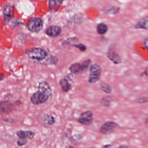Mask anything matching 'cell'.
Wrapping results in <instances>:
<instances>
[{
    "label": "cell",
    "mask_w": 148,
    "mask_h": 148,
    "mask_svg": "<svg viewBox=\"0 0 148 148\" xmlns=\"http://www.w3.org/2000/svg\"><path fill=\"white\" fill-rule=\"evenodd\" d=\"M73 46L75 47L78 48L80 51L84 52L86 51V47L84 45L82 44H77V45H73Z\"/></svg>",
    "instance_id": "obj_20"
},
{
    "label": "cell",
    "mask_w": 148,
    "mask_h": 148,
    "mask_svg": "<svg viewBox=\"0 0 148 148\" xmlns=\"http://www.w3.org/2000/svg\"><path fill=\"white\" fill-rule=\"evenodd\" d=\"M90 63L91 60L89 59L84 61L82 64L78 63H74L69 67V71L73 74L81 73L88 68Z\"/></svg>",
    "instance_id": "obj_7"
},
{
    "label": "cell",
    "mask_w": 148,
    "mask_h": 148,
    "mask_svg": "<svg viewBox=\"0 0 148 148\" xmlns=\"http://www.w3.org/2000/svg\"><path fill=\"white\" fill-rule=\"evenodd\" d=\"M119 127V125L117 123L113 121H108L102 125L99 129V132L103 135H109L113 132L114 130Z\"/></svg>",
    "instance_id": "obj_5"
},
{
    "label": "cell",
    "mask_w": 148,
    "mask_h": 148,
    "mask_svg": "<svg viewBox=\"0 0 148 148\" xmlns=\"http://www.w3.org/2000/svg\"><path fill=\"white\" fill-rule=\"evenodd\" d=\"M62 1H49V8L52 11H56L62 5Z\"/></svg>",
    "instance_id": "obj_16"
},
{
    "label": "cell",
    "mask_w": 148,
    "mask_h": 148,
    "mask_svg": "<svg viewBox=\"0 0 148 148\" xmlns=\"http://www.w3.org/2000/svg\"><path fill=\"white\" fill-rule=\"evenodd\" d=\"M14 8L13 5L9 3L6 5L4 7L3 13L5 21L7 22L9 21L13 16Z\"/></svg>",
    "instance_id": "obj_11"
},
{
    "label": "cell",
    "mask_w": 148,
    "mask_h": 148,
    "mask_svg": "<svg viewBox=\"0 0 148 148\" xmlns=\"http://www.w3.org/2000/svg\"><path fill=\"white\" fill-rule=\"evenodd\" d=\"M136 102L138 103H144L148 102V97H143L138 98L136 100Z\"/></svg>",
    "instance_id": "obj_22"
},
{
    "label": "cell",
    "mask_w": 148,
    "mask_h": 148,
    "mask_svg": "<svg viewBox=\"0 0 148 148\" xmlns=\"http://www.w3.org/2000/svg\"><path fill=\"white\" fill-rule=\"evenodd\" d=\"M16 135L18 138L21 139L32 140L35 136V133L31 130H19L16 132Z\"/></svg>",
    "instance_id": "obj_10"
},
{
    "label": "cell",
    "mask_w": 148,
    "mask_h": 148,
    "mask_svg": "<svg viewBox=\"0 0 148 148\" xmlns=\"http://www.w3.org/2000/svg\"><path fill=\"white\" fill-rule=\"evenodd\" d=\"M148 38H146L145 39L144 41V45L146 49H148Z\"/></svg>",
    "instance_id": "obj_23"
},
{
    "label": "cell",
    "mask_w": 148,
    "mask_h": 148,
    "mask_svg": "<svg viewBox=\"0 0 148 148\" xmlns=\"http://www.w3.org/2000/svg\"><path fill=\"white\" fill-rule=\"evenodd\" d=\"M42 123L47 125H52L56 122L55 117L51 114H46L42 118Z\"/></svg>",
    "instance_id": "obj_13"
},
{
    "label": "cell",
    "mask_w": 148,
    "mask_h": 148,
    "mask_svg": "<svg viewBox=\"0 0 148 148\" xmlns=\"http://www.w3.org/2000/svg\"><path fill=\"white\" fill-rule=\"evenodd\" d=\"M43 21L38 17H33L29 20L27 27V29L32 32H38L42 30L43 27Z\"/></svg>",
    "instance_id": "obj_3"
},
{
    "label": "cell",
    "mask_w": 148,
    "mask_h": 148,
    "mask_svg": "<svg viewBox=\"0 0 148 148\" xmlns=\"http://www.w3.org/2000/svg\"><path fill=\"white\" fill-rule=\"evenodd\" d=\"M148 17L143 18L139 21L135 26V27L136 29H143L145 30H148Z\"/></svg>",
    "instance_id": "obj_14"
},
{
    "label": "cell",
    "mask_w": 148,
    "mask_h": 148,
    "mask_svg": "<svg viewBox=\"0 0 148 148\" xmlns=\"http://www.w3.org/2000/svg\"><path fill=\"white\" fill-rule=\"evenodd\" d=\"M65 148H74L73 146H67V147H66Z\"/></svg>",
    "instance_id": "obj_26"
},
{
    "label": "cell",
    "mask_w": 148,
    "mask_h": 148,
    "mask_svg": "<svg viewBox=\"0 0 148 148\" xmlns=\"http://www.w3.org/2000/svg\"><path fill=\"white\" fill-rule=\"evenodd\" d=\"M60 85L63 91L67 92L71 89V86L66 79H62L60 81Z\"/></svg>",
    "instance_id": "obj_15"
},
{
    "label": "cell",
    "mask_w": 148,
    "mask_h": 148,
    "mask_svg": "<svg viewBox=\"0 0 148 148\" xmlns=\"http://www.w3.org/2000/svg\"><path fill=\"white\" fill-rule=\"evenodd\" d=\"M108 26L104 23L98 24L97 27V31L98 33L100 35H103L107 32L108 31Z\"/></svg>",
    "instance_id": "obj_17"
},
{
    "label": "cell",
    "mask_w": 148,
    "mask_h": 148,
    "mask_svg": "<svg viewBox=\"0 0 148 148\" xmlns=\"http://www.w3.org/2000/svg\"><path fill=\"white\" fill-rule=\"evenodd\" d=\"M28 143V140L26 139H21V138H18L17 140V144L20 147L24 146L26 145Z\"/></svg>",
    "instance_id": "obj_21"
},
{
    "label": "cell",
    "mask_w": 148,
    "mask_h": 148,
    "mask_svg": "<svg viewBox=\"0 0 148 148\" xmlns=\"http://www.w3.org/2000/svg\"><path fill=\"white\" fill-rule=\"evenodd\" d=\"M102 69L98 64H94L91 66L90 68L88 82L91 84H94L97 82L101 77Z\"/></svg>",
    "instance_id": "obj_2"
},
{
    "label": "cell",
    "mask_w": 148,
    "mask_h": 148,
    "mask_svg": "<svg viewBox=\"0 0 148 148\" xmlns=\"http://www.w3.org/2000/svg\"><path fill=\"white\" fill-rule=\"evenodd\" d=\"M100 89L105 93L110 94L112 92V88L109 85L106 84H101Z\"/></svg>",
    "instance_id": "obj_18"
},
{
    "label": "cell",
    "mask_w": 148,
    "mask_h": 148,
    "mask_svg": "<svg viewBox=\"0 0 148 148\" xmlns=\"http://www.w3.org/2000/svg\"><path fill=\"white\" fill-rule=\"evenodd\" d=\"M77 121L86 126H90L92 124L93 121V112L90 110L84 112L80 114Z\"/></svg>",
    "instance_id": "obj_6"
},
{
    "label": "cell",
    "mask_w": 148,
    "mask_h": 148,
    "mask_svg": "<svg viewBox=\"0 0 148 148\" xmlns=\"http://www.w3.org/2000/svg\"><path fill=\"white\" fill-rule=\"evenodd\" d=\"M15 110L14 105L9 102L6 101H0V114L2 115H8Z\"/></svg>",
    "instance_id": "obj_8"
},
{
    "label": "cell",
    "mask_w": 148,
    "mask_h": 148,
    "mask_svg": "<svg viewBox=\"0 0 148 148\" xmlns=\"http://www.w3.org/2000/svg\"><path fill=\"white\" fill-rule=\"evenodd\" d=\"M100 103L101 105L106 107H109L111 104L110 101L106 98L102 99L100 100Z\"/></svg>",
    "instance_id": "obj_19"
},
{
    "label": "cell",
    "mask_w": 148,
    "mask_h": 148,
    "mask_svg": "<svg viewBox=\"0 0 148 148\" xmlns=\"http://www.w3.org/2000/svg\"><path fill=\"white\" fill-rule=\"evenodd\" d=\"M27 55L31 58L37 60H42L48 57V53L44 49L40 48H33L27 52Z\"/></svg>",
    "instance_id": "obj_4"
},
{
    "label": "cell",
    "mask_w": 148,
    "mask_h": 148,
    "mask_svg": "<svg viewBox=\"0 0 148 148\" xmlns=\"http://www.w3.org/2000/svg\"><path fill=\"white\" fill-rule=\"evenodd\" d=\"M96 148L95 147H90V148Z\"/></svg>",
    "instance_id": "obj_27"
},
{
    "label": "cell",
    "mask_w": 148,
    "mask_h": 148,
    "mask_svg": "<svg viewBox=\"0 0 148 148\" xmlns=\"http://www.w3.org/2000/svg\"><path fill=\"white\" fill-rule=\"evenodd\" d=\"M129 147L127 145H119V146L117 147L116 148H129Z\"/></svg>",
    "instance_id": "obj_24"
},
{
    "label": "cell",
    "mask_w": 148,
    "mask_h": 148,
    "mask_svg": "<svg viewBox=\"0 0 148 148\" xmlns=\"http://www.w3.org/2000/svg\"><path fill=\"white\" fill-rule=\"evenodd\" d=\"M107 56L108 58L114 64H119L122 63L121 57L114 49L110 48L107 51Z\"/></svg>",
    "instance_id": "obj_9"
},
{
    "label": "cell",
    "mask_w": 148,
    "mask_h": 148,
    "mask_svg": "<svg viewBox=\"0 0 148 148\" xmlns=\"http://www.w3.org/2000/svg\"><path fill=\"white\" fill-rule=\"evenodd\" d=\"M111 145L110 144H108L103 145L102 148H111Z\"/></svg>",
    "instance_id": "obj_25"
},
{
    "label": "cell",
    "mask_w": 148,
    "mask_h": 148,
    "mask_svg": "<svg viewBox=\"0 0 148 148\" xmlns=\"http://www.w3.org/2000/svg\"><path fill=\"white\" fill-rule=\"evenodd\" d=\"M45 32L49 37L55 38L60 34L61 29L60 27L58 26L51 25L47 28Z\"/></svg>",
    "instance_id": "obj_12"
},
{
    "label": "cell",
    "mask_w": 148,
    "mask_h": 148,
    "mask_svg": "<svg viewBox=\"0 0 148 148\" xmlns=\"http://www.w3.org/2000/svg\"><path fill=\"white\" fill-rule=\"evenodd\" d=\"M52 96V92L49 84L43 81L39 84L38 90L32 95L30 100L34 105H40L46 103Z\"/></svg>",
    "instance_id": "obj_1"
}]
</instances>
